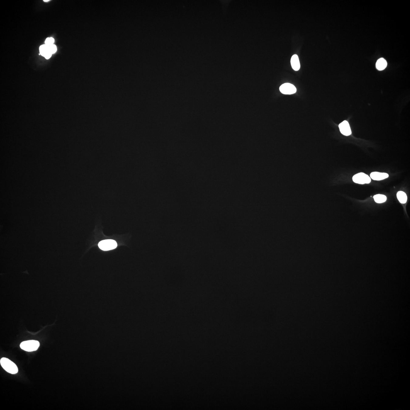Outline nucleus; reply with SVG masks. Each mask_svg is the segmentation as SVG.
I'll return each instance as SVG.
<instances>
[{
  "label": "nucleus",
  "mask_w": 410,
  "mask_h": 410,
  "mask_svg": "<svg viewBox=\"0 0 410 410\" xmlns=\"http://www.w3.org/2000/svg\"><path fill=\"white\" fill-rule=\"evenodd\" d=\"M2 367L8 373L11 374H16L18 371L16 364L7 358H2L0 360Z\"/></svg>",
  "instance_id": "f257e3e1"
},
{
  "label": "nucleus",
  "mask_w": 410,
  "mask_h": 410,
  "mask_svg": "<svg viewBox=\"0 0 410 410\" xmlns=\"http://www.w3.org/2000/svg\"><path fill=\"white\" fill-rule=\"evenodd\" d=\"M40 346L39 341L36 340L24 341L21 343L20 347L22 350L27 352H33L37 350Z\"/></svg>",
  "instance_id": "f03ea898"
},
{
  "label": "nucleus",
  "mask_w": 410,
  "mask_h": 410,
  "mask_svg": "<svg viewBox=\"0 0 410 410\" xmlns=\"http://www.w3.org/2000/svg\"><path fill=\"white\" fill-rule=\"evenodd\" d=\"M117 242L115 240L111 239L102 240L98 244L100 249L103 251H109L115 249L117 247Z\"/></svg>",
  "instance_id": "7ed1b4c3"
},
{
  "label": "nucleus",
  "mask_w": 410,
  "mask_h": 410,
  "mask_svg": "<svg viewBox=\"0 0 410 410\" xmlns=\"http://www.w3.org/2000/svg\"><path fill=\"white\" fill-rule=\"evenodd\" d=\"M353 182L360 184H368L371 182V178L365 174L360 173L353 176Z\"/></svg>",
  "instance_id": "20e7f679"
},
{
  "label": "nucleus",
  "mask_w": 410,
  "mask_h": 410,
  "mask_svg": "<svg viewBox=\"0 0 410 410\" xmlns=\"http://www.w3.org/2000/svg\"><path fill=\"white\" fill-rule=\"evenodd\" d=\"M280 91L283 94L291 95L296 93L297 89L295 87L291 84L286 83L280 86Z\"/></svg>",
  "instance_id": "39448f33"
},
{
  "label": "nucleus",
  "mask_w": 410,
  "mask_h": 410,
  "mask_svg": "<svg viewBox=\"0 0 410 410\" xmlns=\"http://www.w3.org/2000/svg\"><path fill=\"white\" fill-rule=\"evenodd\" d=\"M340 131L341 133L346 136H348L351 135L352 132L351 129L348 122L344 120L339 125Z\"/></svg>",
  "instance_id": "423d86ee"
},
{
  "label": "nucleus",
  "mask_w": 410,
  "mask_h": 410,
  "mask_svg": "<svg viewBox=\"0 0 410 410\" xmlns=\"http://www.w3.org/2000/svg\"><path fill=\"white\" fill-rule=\"evenodd\" d=\"M389 176L388 174L386 173H379V172H373L370 174V177L373 180L381 181L388 178Z\"/></svg>",
  "instance_id": "0eeeda50"
},
{
  "label": "nucleus",
  "mask_w": 410,
  "mask_h": 410,
  "mask_svg": "<svg viewBox=\"0 0 410 410\" xmlns=\"http://www.w3.org/2000/svg\"><path fill=\"white\" fill-rule=\"evenodd\" d=\"M291 63L292 67L294 70L296 71H299L301 67V65L299 58L297 55L295 54L292 56L291 59Z\"/></svg>",
  "instance_id": "6e6552de"
},
{
  "label": "nucleus",
  "mask_w": 410,
  "mask_h": 410,
  "mask_svg": "<svg viewBox=\"0 0 410 410\" xmlns=\"http://www.w3.org/2000/svg\"><path fill=\"white\" fill-rule=\"evenodd\" d=\"M388 63L386 60L384 58L379 59L377 60L376 63V67L379 71H382L386 68Z\"/></svg>",
  "instance_id": "1a4fd4ad"
},
{
  "label": "nucleus",
  "mask_w": 410,
  "mask_h": 410,
  "mask_svg": "<svg viewBox=\"0 0 410 410\" xmlns=\"http://www.w3.org/2000/svg\"><path fill=\"white\" fill-rule=\"evenodd\" d=\"M397 197L399 202L402 204L406 203L407 201V196L403 191H398L397 193Z\"/></svg>",
  "instance_id": "9d476101"
},
{
  "label": "nucleus",
  "mask_w": 410,
  "mask_h": 410,
  "mask_svg": "<svg viewBox=\"0 0 410 410\" xmlns=\"http://www.w3.org/2000/svg\"><path fill=\"white\" fill-rule=\"evenodd\" d=\"M40 54L41 56L45 57V56L47 53L50 52L49 46L44 44L40 46L39 48Z\"/></svg>",
  "instance_id": "9b49d317"
},
{
  "label": "nucleus",
  "mask_w": 410,
  "mask_h": 410,
  "mask_svg": "<svg viewBox=\"0 0 410 410\" xmlns=\"http://www.w3.org/2000/svg\"><path fill=\"white\" fill-rule=\"evenodd\" d=\"M374 199L376 203H382L386 202L387 200L386 196L384 195L378 194L375 195L374 196Z\"/></svg>",
  "instance_id": "f8f14e48"
},
{
  "label": "nucleus",
  "mask_w": 410,
  "mask_h": 410,
  "mask_svg": "<svg viewBox=\"0 0 410 410\" xmlns=\"http://www.w3.org/2000/svg\"><path fill=\"white\" fill-rule=\"evenodd\" d=\"M54 43V39L52 37L47 38L45 41V44L49 46L53 45Z\"/></svg>",
  "instance_id": "ddd939ff"
},
{
  "label": "nucleus",
  "mask_w": 410,
  "mask_h": 410,
  "mask_svg": "<svg viewBox=\"0 0 410 410\" xmlns=\"http://www.w3.org/2000/svg\"><path fill=\"white\" fill-rule=\"evenodd\" d=\"M49 50L52 54H55L57 51V47L54 44H53V45L50 46Z\"/></svg>",
  "instance_id": "4468645a"
},
{
  "label": "nucleus",
  "mask_w": 410,
  "mask_h": 410,
  "mask_svg": "<svg viewBox=\"0 0 410 410\" xmlns=\"http://www.w3.org/2000/svg\"><path fill=\"white\" fill-rule=\"evenodd\" d=\"M52 55V54L50 52L46 55L45 56V58L47 59H49L51 57Z\"/></svg>",
  "instance_id": "2eb2a0df"
},
{
  "label": "nucleus",
  "mask_w": 410,
  "mask_h": 410,
  "mask_svg": "<svg viewBox=\"0 0 410 410\" xmlns=\"http://www.w3.org/2000/svg\"><path fill=\"white\" fill-rule=\"evenodd\" d=\"M49 1H50V0H44L43 1L45 2H48Z\"/></svg>",
  "instance_id": "dca6fc26"
}]
</instances>
